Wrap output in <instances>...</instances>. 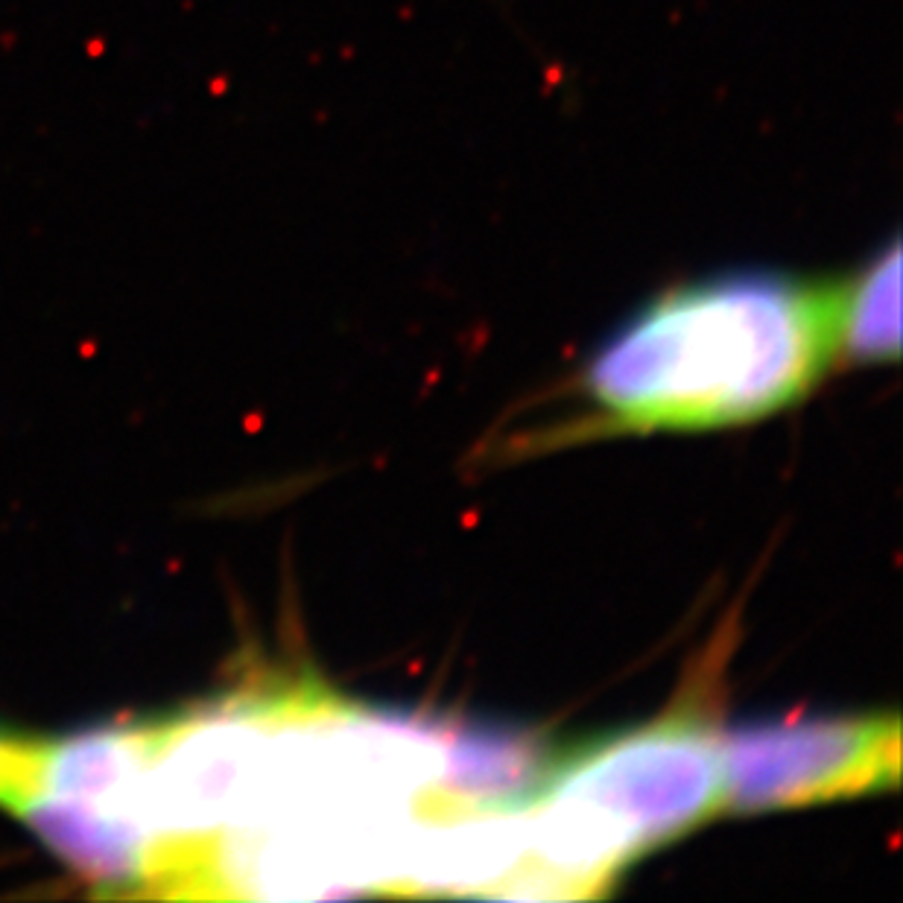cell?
<instances>
[{
	"label": "cell",
	"instance_id": "1",
	"mask_svg": "<svg viewBox=\"0 0 903 903\" xmlns=\"http://www.w3.org/2000/svg\"><path fill=\"white\" fill-rule=\"evenodd\" d=\"M836 360L833 287L731 272L673 290L585 369V389L629 430H708L778 413Z\"/></svg>",
	"mask_w": 903,
	"mask_h": 903
},
{
	"label": "cell",
	"instance_id": "2",
	"mask_svg": "<svg viewBox=\"0 0 903 903\" xmlns=\"http://www.w3.org/2000/svg\"><path fill=\"white\" fill-rule=\"evenodd\" d=\"M714 690L547 766L521 801L527 854L503 898L602 895L646 851L725 807Z\"/></svg>",
	"mask_w": 903,
	"mask_h": 903
},
{
	"label": "cell",
	"instance_id": "3",
	"mask_svg": "<svg viewBox=\"0 0 903 903\" xmlns=\"http://www.w3.org/2000/svg\"><path fill=\"white\" fill-rule=\"evenodd\" d=\"M725 807L757 813L898 787V716H778L719 737Z\"/></svg>",
	"mask_w": 903,
	"mask_h": 903
},
{
	"label": "cell",
	"instance_id": "4",
	"mask_svg": "<svg viewBox=\"0 0 903 903\" xmlns=\"http://www.w3.org/2000/svg\"><path fill=\"white\" fill-rule=\"evenodd\" d=\"M836 357L883 363L901 354V246L898 240L857 272L833 287Z\"/></svg>",
	"mask_w": 903,
	"mask_h": 903
},
{
	"label": "cell",
	"instance_id": "5",
	"mask_svg": "<svg viewBox=\"0 0 903 903\" xmlns=\"http://www.w3.org/2000/svg\"><path fill=\"white\" fill-rule=\"evenodd\" d=\"M36 749L38 737H24L0 728V810H9L27 787Z\"/></svg>",
	"mask_w": 903,
	"mask_h": 903
}]
</instances>
